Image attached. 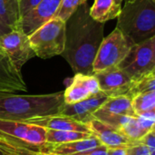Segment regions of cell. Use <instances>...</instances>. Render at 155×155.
Masks as SVG:
<instances>
[{"mask_svg":"<svg viewBox=\"0 0 155 155\" xmlns=\"http://www.w3.org/2000/svg\"><path fill=\"white\" fill-rule=\"evenodd\" d=\"M74 155H108V148L103 144L89 151H85Z\"/></svg>","mask_w":155,"mask_h":155,"instance_id":"cell-26","label":"cell"},{"mask_svg":"<svg viewBox=\"0 0 155 155\" xmlns=\"http://www.w3.org/2000/svg\"><path fill=\"white\" fill-rule=\"evenodd\" d=\"M26 90L22 73L16 70L0 47V94H14Z\"/></svg>","mask_w":155,"mask_h":155,"instance_id":"cell-13","label":"cell"},{"mask_svg":"<svg viewBox=\"0 0 155 155\" xmlns=\"http://www.w3.org/2000/svg\"><path fill=\"white\" fill-rule=\"evenodd\" d=\"M136 120L139 126L145 133H149L150 131L154 129L155 111H150L138 114L136 116Z\"/></svg>","mask_w":155,"mask_h":155,"instance_id":"cell-24","label":"cell"},{"mask_svg":"<svg viewBox=\"0 0 155 155\" xmlns=\"http://www.w3.org/2000/svg\"><path fill=\"white\" fill-rule=\"evenodd\" d=\"M155 92V71L145 74L134 80H132L128 97L131 99L139 94Z\"/></svg>","mask_w":155,"mask_h":155,"instance_id":"cell-20","label":"cell"},{"mask_svg":"<svg viewBox=\"0 0 155 155\" xmlns=\"http://www.w3.org/2000/svg\"><path fill=\"white\" fill-rule=\"evenodd\" d=\"M95 113L136 117V114H134L132 107L131 98L126 95L108 97L104 102V104L95 111Z\"/></svg>","mask_w":155,"mask_h":155,"instance_id":"cell-16","label":"cell"},{"mask_svg":"<svg viewBox=\"0 0 155 155\" xmlns=\"http://www.w3.org/2000/svg\"><path fill=\"white\" fill-rule=\"evenodd\" d=\"M86 2L87 0H62L54 17H57L65 22L72 15V14L78 8L79 5Z\"/></svg>","mask_w":155,"mask_h":155,"instance_id":"cell-23","label":"cell"},{"mask_svg":"<svg viewBox=\"0 0 155 155\" xmlns=\"http://www.w3.org/2000/svg\"><path fill=\"white\" fill-rule=\"evenodd\" d=\"M132 80L155 71V36L134 44L117 65Z\"/></svg>","mask_w":155,"mask_h":155,"instance_id":"cell-6","label":"cell"},{"mask_svg":"<svg viewBox=\"0 0 155 155\" xmlns=\"http://www.w3.org/2000/svg\"><path fill=\"white\" fill-rule=\"evenodd\" d=\"M101 144L102 143L98 138L93 134L86 139L54 145L47 153H42L45 155H74L96 148Z\"/></svg>","mask_w":155,"mask_h":155,"instance_id":"cell-15","label":"cell"},{"mask_svg":"<svg viewBox=\"0 0 155 155\" xmlns=\"http://www.w3.org/2000/svg\"><path fill=\"white\" fill-rule=\"evenodd\" d=\"M107 98L108 96L100 91L99 93L79 103L74 104H64L59 115L68 116L86 124L94 119L92 115L93 113L95 112Z\"/></svg>","mask_w":155,"mask_h":155,"instance_id":"cell-12","label":"cell"},{"mask_svg":"<svg viewBox=\"0 0 155 155\" xmlns=\"http://www.w3.org/2000/svg\"><path fill=\"white\" fill-rule=\"evenodd\" d=\"M99 92V84L94 74H74L70 84L64 92V104H74Z\"/></svg>","mask_w":155,"mask_h":155,"instance_id":"cell-10","label":"cell"},{"mask_svg":"<svg viewBox=\"0 0 155 155\" xmlns=\"http://www.w3.org/2000/svg\"><path fill=\"white\" fill-rule=\"evenodd\" d=\"M35 56L48 59L63 53L65 45V22L53 17L28 35Z\"/></svg>","mask_w":155,"mask_h":155,"instance_id":"cell-4","label":"cell"},{"mask_svg":"<svg viewBox=\"0 0 155 155\" xmlns=\"http://www.w3.org/2000/svg\"><path fill=\"white\" fill-rule=\"evenodd\" d=\"M99 84L100 91L108 97L126 95L131 88L132 79L118 66L93 74Z\"/></svg>","mask_w":155,"mask_h":155,"instance_id":"cell-8","label":"cell"},{"mask_svg":"<svg viewBox=\"0 0 155 155\" xmlns=\"http://www.w3.org/2000/svg\"><path fill=\"white\" fill-rule=\"evenodd\" d=\"M64 93L47 94H0V120L27 123L59 115L63 107Z\"/></svg>","mask_w":155,"mask_h":155,"instance_id":"cell-2","label":"cell"},{"mask_svg":"<svg viewBox=\"0 0 155 155\" xmlns=\"http://www.w3.org/2000/svg\"><path fill=\"white\" fill-rule=\"evenodd\" d=\"M134 44L118 28L104 37L93 63V74L117 66Z\"/></svg>","mask_w":155,"mask_h":155,"instance_id":"cell-5","label":"cell"},{"mask_svg":"<svg viewBox=\"0 0 155 155\" xmlns=\"http://www.w3.org/2000/svg\"><path fill=\"white\" fill-rule=\"evenodd\" d=\"M0 47L17 71L22 73L23 65L35 56L30 46L28 35L20 28L12 29L0 37Z\"/></svg>","mask_w":155,"mask_h":155,"instance_id":"cell-7","label":"cell"},{"mask_svg":"<svg viewBox=\"0 0 155 155\" xmlns=\"http://www.w3.org/2000/svg\"><path fill=\"white\" fill-rule=\"evenodd\" d=\"M128 148H114L108 149V155H128Z\"/></svg>","mask_w":155,"mask_h":155,"instance_id":"cell-27","label":"cell"},{"mask_svg":"<svg viewBox=\"0 0 155 155\" xmlns=\"http://www.w3.org/2000/svg\"><path fill=\"white\" fill-rule=\"evenodd\" d=\"M91 133L98 138L101 143L108 149L130 148L138 143L125 137L119 130L102 123L99 120L92 119L86 124Z\"/></svg>","mask_w":155,"mask_h":155,"instance_id":"cell-11","label":"cell"},{"mask_svg":"<svg viewBox=\"0 0 155 155\" xmlns=\"http://www.w3.org/2000/svg\"><path fill=\"white\" fill-rule=\"evenodd\" d=\"M117 17L116 28L134 44L155 36V0L125 2Z\"/></svg>","mask_w":155,"mask_h":155,"instance_id":"cell-3","label":"cell"},{"mask_svg":"<svg viewBox=\"0 0 155 155\" xmlns=\"http://www.w3.org/2000/svg\"><path fill=\"white\" fill-rule=\"evenodd\" d=\"M131 102L136 116L143 113L155 111V92L136 94L131 99Z\"/></svg>","mask_w":155,"mask_h":155,"instance_id":"cell-21","label":"cell"},{"mask_svg":"<svg viewBox=\"0 0 155 155\" xmlns=\"http://www.w3.org/2000/svg\"><path fill=\"white\" fill-rule=\"evenodd\" d=\"M104 23L90 15L86 3L78 6L65 21V45L62 55L74 74H93V63L104 37Z\"/></svg>","mask_w":155,"mask_h":155,"instance_id":"cell-1","label":"cell"},{"mask_svg":"<svg viewBox=\"0 0 155 155\" xmlns=\"http://www.w3.org/2000/svg\"><path fill=\"white\" fill-rule=\"evenodd\" d=\"M11 30H12V28L9 27L7 25H5L4 22H2L1 19H0V37H1L3 35H5V34L10 32Z\"/></svg>","mask_w":155,"mask_h":155,"instance_id":"cell-28","label":"cell"},{"mask_svg":"<svg viewBox=\"0 0 155 155\" xmlns=\"http://www.w3.org/2000/svg\"><path fill=\"white\" fill-rule=\"evenodd\" d=\"M19 0H0V19L12 29L19 28Z\"/></svg>","mask_w":155,"mask_h":155,"instance_id":"cell-18","label":"cell"},{"mask_svg":"<svg viewBox=\"0 0 155 155\" xmlns=\"http://www.w3.org/2000/svg\"><path fill=\"white\" fill-rule=\"evenodd\" d=\"M42 0H19V11L20 15L23 16L33 8H35Z\"/></svg>","mask_w":155,"mask_h":155,"instance_id":"cell-25","label":"cell"},{"mask_svg":"<svg viewBox=\"0 0 155 155\" xmlns=\"http://www.w3.org/2000/svg\"><path fill=\"white\" fill-rule=\"evenodd\" d=\"M0 155H5V153H2V152H1V151H0Z\"/></svg>","mask_w":155,"mask_h":155,"instance_id":"cell-29","label":"cell"},{"mask_svg":"<svg viewBox=\"0 0 155 155\" xmlns=\"http://www.w3.org/2000/svg\"><path fill=\"white\" fill-rule=\"evenodd\" d=\"M30 124L45 127L49 130L56 131H70L84 134H92L85 124L78 122L71 117L64 115H54L35 120Z\"/></svg>","mask_w":155,"mask_h":155,"instance_id":"cell-14","label":"cell"},{"mask_svg":"<svg viewBox=\"0 0 155 155\" xmlns=\"http://www.w3.org/2000/svg\"><path fill=\"white\" fill-rule=\"evenodd\" d=\"M39 155H45V154H44V153H39Z\"/></svg>","mask_w":155,"mask_h":155,"instance_id":"cell-30","label":"cell"},{"mask_svg":"<svg viewBox=\"0 0 155 155\" xmlns=\"http://www.w3.org/2000/svg\"><path fill=\"white\" fill-rule=\"evenodd\" d=\"M124 0H94L90 7V15L100 23L116 18L122 9Z\"/></svg>","mask_w":155,"mask_h":155,"instance_id":"cell-17","label":"cell"},{"mask_svg":"<svg viewBox=\"0 0 155 155\" xmlns=\"http://www.w3.org/2000/svg\"><path fill=\"white\" fill-rule=\"evenodd\" d=\"M92 134H84L70 131H56L46 129V143L53 145H58L70 142L86 139L92 136Z\"/></svg>","mask_w":155,"mask_h":155,"instance_id":"cell-19","label":"cell"},{"mask_svg":"<svg viewBox=\"0 0 155 155\" xmlns=\"http://www.w3.org/2000/svg\"><path fill=\"white\" fill-rule=\"evenodd\" d=\"M62 0H42L35 8L21 16L19 28L30 35L42 25L54 17Z\"/></svg>","mask_w":155,"mask_h":155,"instance_id":"cell-9","label":"cell"},{"mask_svg":"<svg viewBox=\"0 0 155 155\" xmlns=\"http://www.w3.org/2000/svg\"><path fill=\"white\" fill-rule=\"evenodd\" d=\"M125 2H128V1H132V0H124Z\"/></svg>","mask_w":155,"mask_h":155,"instance_id":"cell-31","label":"cell"},{"mask_svg":"<svg viewBox=\"0 0 155 155\" xmlns=\"http://www.w3.org/2000/svg\"><path fill=\"white\" fill-rule=\"evenodd\" d=\"M119 131L125 137L135 143H139V141L147 134L139 126L136 117L132 116H128L126 121L120 127Z\"/></svg>","mask_w":155,"mask_h":155,"instance_id":"cell-22","label":"cell"}]
</instances>
